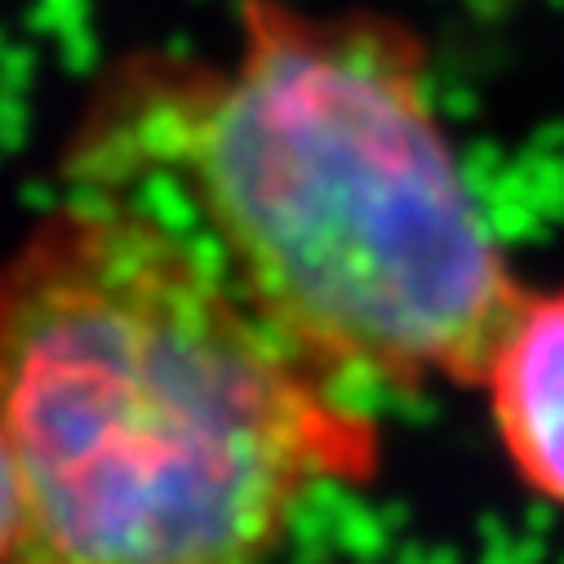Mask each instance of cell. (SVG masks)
Returning a JSON list of instances; mask_svg holds the SVG:
<instances>
[{"label": "cell", "instance_id": "obj_3", "mask_svg": "<svg viewBox=\"0 0 564 564\" xmlns=\"http://www.w3.org/2000/svg\"><path fill=\"white\" fill-rule=\"evenodd\" d=\"M480 387L516 476L564 507V290L524 299Z\"/></svg>", "mask_w": 564, "mask_h": 564}, {"label": "cell", "instance_id": "obj_1", "mask_svg": "<svg viewBox=\"0 0 564 564\" xmlns=\"http://www.w3.org/2000/svg\"><path fill=\"white\" fill-rule=\"evenodd\" d=\"M67 183L165 214L356 395L480 387L529 299L436 111L427 45L382 10L240 0L227 58L111 63Z\"/></svg>", "mask_w": 564, "mask_h": 564}, {"label": "cell", "instance_id": "obj_4", "mask_svg": "<svg viewBox=\"0 0 564 564\" xmlns=\"http://www.w3.org/2000/svg\"><path fill=\"white\" fill-rule=\"evenodd\" d=\"M28 551V494L10 441L0 436V564H23Z\"/></svg>", "mask_w": 564, "mask_h": 564}, {"label": "cell", "instance_id": "obj_2", "mask_svg": "<svg viewBox=\"0 0 564 564\" xmlns=\"http://www.w3.org/2000/svg\"><path fill=\"white\" fill-rule=\"evenodd\" d=\"M0 436L23 564H262L378 467L356 391L152 205L80 187L0 262Z\"/></svg>", "mask_w": 564, "mask_h": 564}]
</instances>
